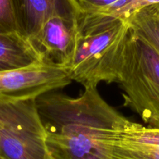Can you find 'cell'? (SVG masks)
<instances>
[{"instance_id": "1", "label": "cell", "mask_w": 159, "mask_h": 159, "mask_svg": "<svg viewBox=\"0 0 159 159\" xmlns=\"http://www.w3.org/2000/svg\"><path fill=\"white\" fill-rule=\"evenodd\" d=\"M129 28L123 18L83 12L76 49L68 67L71 80L84 88L114 83L115 65Z\"/></svg>"}, {"instance_id": "2", "label": "cell", "mask_w": 159, "mask_h": 159, "mask_svg": "<svg viewBox=\"0 0 159 159\" xmlns=\"http://www.w3.org/2000/svg\"><path fill=\"white\" fill-rule=\"evenodd\" d=\"M123 106L147 127L159 129V53L129 28L115 65Z\"/></svg>"}, {"instance_id": "7", "label": "cell", "mask_w": 159, "mask_h": 159, "mask_svg": "<svg viewBox=\"0 0 159 159\" xmlns=\"http://www.w3.org/2000/svg\"><path fill=\"white\" fill-rule=\"evenodd\" d=\"M41 62L31 42L18 31L0 32V71L18 69Z\"/></svg>"}, {"instance_id": "9", "label": "cell", "mask_w": 159, "mask_h": 159, "mask_svg": "<svg viewBox=\"0 0 159 159\" xmlns=\"http://www.w3.org/2000/svg\"><path fill=\"white\" fill-rule=\"evenodd\" d=\"M106 134L100 141L104 159H159V148L116 141Z\"/></svg>"}, {"instance_id": "4", "label": "cell", "mask_w": 159, "mask_h": 159, "mask_svg": "<svg viewBox=\"0 0 159 159\" xmlns=\"http://www.w3.org/2000/svg\"><path fill=\"white\" fill-rule=\"evenodd\" d=\"M67 68L41 62L18 69L0 71V101L36 99L71 83Z\"/></svg>"}, {"instance_id": "11", "label": "cell", "mask_w": 159, "mask_h": 159, "mask_svg": "<svg viewBox=\"0 0 159 159\" xmlns=\"http://www.w3.org/2000/svg\"><path fill=\"white\" fill-rule=\"evenodd\" d=\"M77 2L84 13L113 16L127 4L129 0H77Z\"/></svg>"}, {"instance_id": "3", "label": "cell", "mask_w": 159, "mask_h": 159, "mask_svg": "<svg viewBox=\"0 0 159 159\" xmlns=\"http://www.w3.org/2000/svg\"><path fill=\"white\" fill-rule=\"evenodd\" d=\"M0 158L59 159L48 144L36 99L0 101Z\"/></svg>"}, {"instance_id": "8", "label": "cell", "mask_w": 159, "mask_h": 159, "mask_svg": "<svg viewBox=\"0 0 159 159\" xmlns=\"http://www.w3.org/2000/svg\"><path fill=\"white\" fill-rule=\"evenodd\" d=\"M126 20L137 35L159 53V4L141 8Z\"/></svg>"}, {"instance_id": "5", "label": "cell", "mask_w": 159, "mask_h": 159, "mask_svg": "<svg viewBox=\"0 0 159 159\" xmlns=\"http://www.w3.org/2000/svg\"><path fill=\"white\" fill-rule=\"evenodd\" d=\"M80 16H54L44 23L30 40L43 63L68 69L76 49Z\"/></svg>"}, {"instance_id": "14", "label": "cell", "mask_w": 159, "mask_h": 159, "mask_svg": "<svg viewBox=\"0 0 159 159\" xmlns=\"http://www.w3.org/2000/svg\"><path fill=\"white\" fill-rule=\"evenodd\" d=\"M0 159H3V158H0Z\"/></svg>"}, {"instance_id": "12", "label": "cell", "mask_w": 159, "mask_h": 159, "mask_svg": "<svg viewBox=\"0 0 159 159\" xmlns=\"http://www.w3.org/2000/svg\"><path fill=\"white\" fill-rule=\"evenodd\" d=\"M18 31L12 0H0V32Z\"/></svg>"}, {"instance_id": "13", "label": "cell", "mask_w": 159, "mask_h": 159, "mask_svg": "<svg viewBox=\"0 0 159 159\" xmlns=\"http://www.w3.org/2000/svg\"><path fill=\"white\" fill-rule=\"evenodd\" d=\"M159 4V0H129L127 4L117 12L113 16L126 20L131 14L138 9L151 5Z\"/></svg>"}, {"instance_id": "10", "label": "cell", "mask_w": 159, "mask_h": 159, "mask_svg": "<svg viewBox=\"0 0 159 159\" xmlns=\"http://www.w3.org/2000/svg\"><path fill=\"white\" fill-rule=\"evenodd\" d=\"M108 138L116 141L139 145L159 148V129L143 126L132 122L124 130H108Z\"/></svg>"}, {"instance_id": "6", "label": "cell", "mask_w": 159, "mask_h": 159, "mask_svg": "<svg viewBox=\"0 0 159 159\" xmlns=\"http://www.w3.org/2000/svg\"><path fill=\"white\" fill-rule=\"evenodd\" d=\"M18 32L31 40L46 20L54 16L80 17L77 0H12Z\"/></svg>"}]
</instances>
